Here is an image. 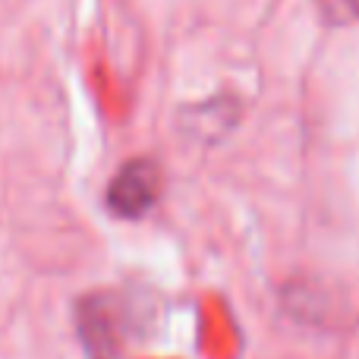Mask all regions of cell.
<instances>
[{"label":"cell","mask_w":359,"mask_h":359,"mask_svg":"<svg viewBox=\"0 0 359 359\" xmlns=\"http://www.w3.org/2000/svg\"><path fill=\"white\" fill-rule=\"evenodd\" d=\"M161 196V170L151 158H133L107 183V208L123 221H139Z\"/></svg>","instance_id":"obj_1"}]
</instances>
